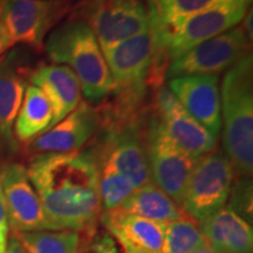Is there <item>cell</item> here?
Instances as JSON below:
<instances>
[{"instance_id":"1","label":"cell","mask_w":253,"mask_h":253,"mask_svg":"<svg viewBox=\"0 0 253 253\" xmlns=\"http://www.w3.org/2000/svg\"><path fill=\"white\" fill-rule=\"evenodd\" d=\"M26 170L53 231L93 227L102 213L93 151L36 155Z\"/></svg>"},{"instance_id":"2","label":"cell","mask_w":253,"mask_h":253,"mask_svg":"<svg viewBox=\"0 0 253 253\" xmlns=\"http://www.w3.org/2000/svg\"><path fill=\"white\" fill-rule=\"evenodd\" d=\"M224 153L235 178L253 172V60L252 53L226 71L220 90Z\"/></svg>"},{"instance_id":"3","label":"cell","mask_w":253,"mask_h":253,"mask_svg":"<svg viewBox=\"0 0 253 253\" xmlns=\"http://www.w3.org/2000/svg\"><path fill=\"white\" fill-rule=\"evenodd\" d=\"M49 60L72 69L90 103H99L113 93L114 82L102 49L88 25L73 18L50 32L45 43Z\"/></svg>"},{"instance_id":"4","label":"cell","mask_w":253,"mask_h":253,"mask_svg":"<svg viewBox=\"0 0 253 253\" xmlns=\"http://www.w3.org/2000/svg\"><path fill=\"white\" fill-rule=\"evenodd\" d=\"M250 7L251 0H221L171 27H163L148 7L153 56L172 62L199 43L238 26Z\"/></svg>"},{"instance_id":"5","label":"cell","mask_w":253,"mask_h":253,"mask_svg":"<svg viewBox=\"0 0 253 253\" xmlns=\"http://www.w3.org/2000/svg\"><path fill=\"white\" fill-rule=\"evenodd\" d=\"M103 55L114 82L115 95L106 112L115 120L140 115L145 99L153 59V39L149 30L141 32L104 50Z\"/></svg>"},{"instance_id":"6","label":"cell","mask_w":253,"mask_h":253,"mask_svg":"<svg viewBox=\"0 0 253 253\" xmlns=\"http://www.w3.org/2000/svg\"><path fill=\"white\" fill-rule=\"evenodd\" d=\"M235 173L224 150L216 148L196 163L186 183L182 210L198 221L210 217L229 201Z\"/></svg>"},{"instance_id":"7","label":"cell","mask_w":253,"mask_h":253,"mask_svg":"<svg viewBox=\"0 0 253 253\" xmlns=\"http://www.w3.org/2000/svg\"><path fill=\"white\" fill-rule=\"evenodd\" d=\"M74 18L93 31L102 52L149 30L148 7L142 0H81Z\"/></svg>"},{"instance_id":"8","label":"cell","mask_w":253,"mask_h":253,"mask_svg":"<svg viewBox=\"0 0 253 253\" xmlns=\"http://www.w3.org/2000/svg\"><path fill=\"white\" fill-rule=\"evenodd\" d=\"M145 143L151 179L181 208L186 183L199 158L182 150L155 114L148 121Z\"/></svg>"},{"instance_id":"9","label":"cell","mask_w":253,"mask_h":253,"mask_svg":"<svg viewBox=\"0 0 253 253\" xmlns=\"http://www.w3.org/2000/svg\"><path fill=\"white\" fill-rule=\"evenodd\" d=\"M251 42L243 26L204 41L169 63L166 79L183 75H219L251 53Z\"/></svg>"},{"instance_id":"10","label":"cell","mask_w":253,"mask_h":253,"mask_svg":"<svg viewBox=\"0 0 253 253\" xmlns=\"http://www.w3.org/2000/svg\"><path fill=\"white\" fill-rule=\"evenodd\" d=\"M71 8V0H0V15L12 43L41 50L47 33Z\"/></svg>"},{"instance_id":"11","label":"cell","mask_w":253,"mask_h":253,"mask_svg":"<svg viewBox=\"0 0 253 253\" xmlns=\"http://www.w3.org/2000/svg\"><path fill=\"white\" fill-rule=\"evenodd\" d=\"M141 118L109 126L103 143L93 151L96 162L108 164L128 178L136 189L153 182Z\"/></svg>"},{"instance_id":"12","label":"cell","mask_w":253,"mask_h":253,"mask_svg":"<svg viewBox=\"0 0 253 253\" xmlns=\"http://www.w3.org/2000/svg\"><path fill=\"white\" fill-rule=\"evenodd\" d=\"M0 189L13 232L53 231L23 164L6 162L0 166Z\"/></svg>"},{"instance_id":"13","label":"cell","mask_w":253,"mask_h":253,"mask_svg":"<svg viewBox=\"0 0 253 253\" xmlns=\"http://www.w3.org/2000/svg\"><path fill=\"white\" fill-rule=\"evenodd\" d=\"M155 115L169 137L190 156L198 160L217 148V136L192 118L169 88L160 87L157 89Z\"/></svg>"},{"instance_id":"14","label":"cell","mask_w":253,"mask_h":253,"mask_svg":"<svg viewBox=\"0 0 253 253\" xmlns=\"http://www.w3.org/2000/svg\"><path fill=\"white\" fill-rule=\"evenodd\" d=\"M99 110L82 102L48 130L28 142L32 154H65L80 150L99 129Z\"/></svg>"},{"instance_id":"15","label":"cell","mask_w":253,"mask_h":253,"mask_svg":"<svg viewBox=\"0 0 253 253\" xmlns=\"http://www.w3.org/2000/svg\"><path fill=\"white\" fill-rule=\"evenodd\" d=\"M168 88L192 118L214 136H219V75H183L168 80Z\"/></svg>"},{"instance_id":"16","label":"cell","mask_w":253,"mask_h":253,"mask_svg":"<svg viewBox=\"0 0 253 253\" xmlns=\"http://www.w3.org/2000/svg\"><path fill=\"white\" fill-rule=\"evenodd\" d=\"M18 50L0 56V142L17 149L13 126L23 102L31 71Z\"/></svg>"},{"instance_id":"17","label":"cell","mask_w":253,"mask_h":253,"mask_svg":"<svg viewBox=\"0 0 253 253\" xmlns=\"http://www.w3.org/2000/svg\"><path fill=\"white\" fill-rule=\"evenodd\" d=\"M100 219L126 253H163V223L118 210L103 211Z\"/></svg>"},{"instance_id":"18","label":"cell","mask_w":253,"mask_h":253,"mask_svg":"<svg viewBox=\"0 0 253 253\" xmlns=\"http://www.w3.org/2000/svg\"><path fill=\"white\" fill-rule=\"evenodd\" d=\"M28 81L42 90L49 100L53 109V126L81 103L80 82L67 66L39 65L32 69Z\"/></svg>"},{"instance_id":"19","label":"cell","mask_w":253,"mask_h":253,"mask_svg":"<svg viewBox=\"0 0 253 253\" xmlns=\"http://www.w3.org/2000/svg\"><path fill=\"white\" fill-rule=\"evenodd\" d=\"M199 229L214 253H252L253 232L248 220L225 204L198 221Z\"/></svg>"},{"instance_id":"20","label":"cell","mask_w":253,"mask_h":253,"mask_svg":"<svg viewBox=\"0 0 253 253\" xmlns=\"http://www.w3.org/2000/svg\"><path fill=\"white\" fill-rule=\"evenodd\" d=\"M115 210L163 224L186 216L182 208H179L154 182L135 189L134 192Z\"/></svg>"},{"instance_id":"21","label":"cell","mask_w":253,"mask_h":253,"mask_svg":"<svg viewBox=\"0 0 253 253\" xmlns=\"http://www.w3.org/2000/svg\"><path fill=\"white\" fill-rule=\"evenodd\" d=\"M53 126V109L43 91L33 84H27L23 102L14 121L15 140L21 143L36 138Z\"/></svg>"},{"instance_id":"22","label":"cell","mask_w":253,"mask_h":253,"mask_svg":"<svg viewBox=\"0 0 253 253\" xmlns=\"http://www.w3.org/2000/svg\"><path fill=\"white\" fill-rule=\"evenodd\" d=\"M27 253H80L82 238L79 231L13 232Z\"/></svg>"},{"instance_id":"23","label":"cell","mask_w":253,"mask_h":253,"mask_svg":"<svg viewBox=\"0 0 253 253\" xmlns=\"http://www.w3.org/2000/svg\"><path fill=\"white\" fill-rule=\"evenodd\" d=\"M209 244L198 223L188 216L164 224L163 253H194Z\"/></svg>"},{"instance_id":"24","label":"cell","mask_w":253,"mask_h":253,"mask_svg":"<svg viewBox=\"0 0 253 253\" xmlns=\"http://www.w3.org/2000/svg\"><path fill=\"white\" fill-rule=\"evenodd\" d=\"M99 168V194L103 211L118 209L136 189L132 183L108 164L96 162Z\"/></svg>"},{"instance_id":"25","label":"cell","mask_w":253,"mask_h":253,"mask_svg":"<svg viewBox=\"0 0 253 253\" xmlns=\"http://www.w3.org/2000/svg\"><path fill=\"white\" fill-rule=\"evenodd\" d=\"M219 1L221 0H148V7L163 27H171Z\"/></svg>"},{"instance_id":"26","label":"cell","mask_w":253,"mask_h":253,"mask_svg":"<svg viewBox=\"0 0 253 253\" xmlns=\"http://www.w3.org/2000/svg\"><path fill=\"white\" fill-rule=\"evenodd\" d=\"M230 207L249 221L252 216V182L251 178H235L230 191Z\"/></svg>"},{"instance_id":"27","label":"cell","mask_w":253,"mask_h":253,"mask_svg":"<svg viewBox=\"0 0 253 253\" xmlns=\"http://www.w3.org/2000/svg\"><path fill=\"white\" fill-rule=\"evenodd\" d=\"M9 221L6 211L4 198L0 191V253H5L7 250L9 239Z\"/></svg>"},{"instance_id":"28","label":"cell","mask_w":253,"mask_h":253,"mask_svg":"<svg viewBox=\"0 0 253 253\" xmlns=\"http://www.w3.org/2000/svg\"><path fill=\"white\" fill-rule=\"evenodd\" d=\"M11 46H13V43H12L11 38L8 36V32L6 30L1 15H0V56L4 55L6 50Z\"/></svg>"},{"instance_id":"29","label":"cell","mask_w":253,"mask_h":253,"mask_svg":"<svg viewBox=\"0 0 253 253\" xmlns=\"http://www.w3.org/2000/svg\"><path fill=\"white\" fill-rule=\"evenodd\" d=\"M5 253H27L26 250L24 249V246L21 245V243L19 242V239L14 235H12L8 239V245L7 250Z\"/></svg>"},{"instance_id":"30","label":"cell","mask_w":253,"mask_h":253,"mask_svg":"<svg viewBox=\"0 0 253 253\" xmlns=\"http://www.w3.org/2000/svg\"><path fill=\"white\" fill-rule=\"evenodd\" d=\"M194 253H214V252L208 246V248L201 249V250H198V251H196V252H194Z\"/></svg>"},{"instance_id":"31","label":"cell","mask_w":253,"mask_h":253,"mask_svg":"<svg viewBox=\"0 0 253 253\" xmlns=\"http://www.w3.org/2000/svg\"><path fill=\"white\" fill-rule=\"evenodd\" d=\"M0 191H1V189H0Z\"/></svg>"}]
</instances>
